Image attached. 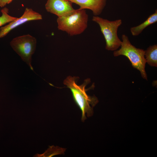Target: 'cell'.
<instances>
[{
  "instance_id": "1",
  "label": "cell",
  "mask_w": 157,
  "mask_h": 157,
  "mask_svg": "<svg viewBox=\"0 0 157 157\" xmlns=\"http://www.w3.org/2000/svg\"><path fill=\"white\" fill-rule=\"evenodd\" d=\"M78 78V77L69 76L64 80L63 83L70 89L75 102L81 111V121L84 122L87 117L93 115V108L98 102V100L95 96H89L86 93L87 91L94 87L93 83L86 89V86L90 82V79H85L82 84L79 85L77 83Z\"/></svg>"
},
{
  "instance_id": "2",
  "label": "cell",
  "mask_w": 157,
  "mask_h": 157,
  "mask_svg": "<svg viewBox=\"0 0 157 157\" xmlns=\"http://www.w3.org/2000/svg\"><path fill=\"white\" fill-rule=\"evenodd\" d=\"M122 41L121 48L114 51L113 55L116 57L122 55L126 57L131 62L133 67L140 71L142 77L147 80V76L145 70L146 60L145 58L144 50L136 48L130 42L126 35H122Z\"/></svg>"
},
{
  "instance_id": "3",
  "label": "cell",
  "mask_w": 157,
  "mask_h": 157,
  "mask_svg": "<svg viewBox=\"0 0 157 157\" xmlns=\"http://www.w3.org/2000/svg\"><path fill=\"white\" fill-rule=\"evenodd\" d=\"M88 16L85 9L76 10L72 14L58 17L57 19L58 30L65 31L70 36L83 33L88 27Z\"/></svg>"
},
{
  "instance_id": "4",
  "label": "cell",
  "mask_w": 157,
  "mask_h": 157,
  "mask_svg": "<svg viewBox=\"0 0 157 157\" xmlns=\"http://www.w3.org/2000/svg\"><path fill=\"white\" fill-rule=\"evenodd\" d=\"M92 20L99 26L106 41V49L110 51L117 50L122 43L117 35V30L122 23V20L118 19L111 21L98 16H94Z\"/></svg>"
},
{
  "instance_id": "5",
  "label": "cell",
  "mask_w": 157,
  "mask_h": 157,
  "mask_svg": "<svg viewBox=\"0 0 157 157\" xmlns=\"http://www.w3.org/2000/svg\"><path fill=\"white\" fill-rule=\"evenodd\" d=\"M36 43V38L28 34L16 37L10 43L14 50L33 70L32 56L35 51Z\"/></svg>"
},
{
  "instance_id": "6",
  "label": "cell",
  "mask_w": 157,
  "mask_h": 157,
  "mask_svg": "<svg viewBox=\"0 0 157 157\" xmlns=\"http://www.w3.org/2000/svg\"><path fill=\"white\" fill-rule=\"evenodd\" d=\"M42 19V15L31 8H26L22 15L19 18L0 28V38L6 36L11 31L18 26L29 21Z\"/></svg>"
},
{
  "instance_id": "7",
  "label": "cell",
  "mask_w": 157,
  "mask_h": 157,
  "mask_svg": "<svg viewBox=\"0 0 157 157\" xmlns=\"http://www.w3.org/2000/svg\"><path fill=\"white\" fill-rule=\"evenodd\" d=\"M72 4L68 0H47L45 8L48 12L61 17L69 15L75 11Z\"/></svg>"
},
{
  "instance_id": "8",
  "label": "cell",
  "mask_w": 157,
  "mask_h": 157,
  "mask_svg": "<svg viewBox=\"0 0 157 157\" xmlns=\"http://www.w3.org/2000/svg\"><path fill=\"white\" fill-rule=\"evenodd\" d=\"M79 6V9L91 10L94 16L101 14L106 3L107 0H68Z\"/></svg>"
},
{
  "instance_id": "9",
  "label": "cell",
  "mask_w": 157,
  "mask_h": 157,
  "mask_svg": "<svg viewBox=\"0 0 157 157\" xmlns=\"http://www.w3.org/2000/svg\"><path fill=\"white\" fill-rule=\"evenodd\" d=\"M157 22V10L156 9L155 12L151 15L143 23L136 26L131 27L130 29L131 32L134 36L138 35L148 26Z\"/></svg>"
},
{
  "instance_id": "10",
  "label": "cell",
  "mask_w": 157,
  "mask_h": 157,
  "mask_svg": "<svg viewBox=\"0 0 157 157\" xmlns=\"http://www.w3.org/2000/svg\"><path fill=\"white\" fill-rule=\"evenodd\" d=\"M146 62L152 67H157V45L150 46L144 50Z\"/></svg>"
},
{
  "instance_id": "11",
  "label": "cell",
  "mask_w": 157,
  "mask_h": 157,
  "mask_svg": "<svg viewBox=\"0 0 157 157\" xmlns=\"http://www.w3.org/2000/svg\"><path fill=\"white\" fill-rule=\"evenodd\" d=\"M66 149L60 148L58 146L55 147L53 145L49 146V148L42 154H35L33 157H51L53 156L64 154Z\"/></svg>"
},
{
  "instance_id": "12",
  "label": "cell",
  "mask_w": 157,
  "mask_h": 157,
  "mask_svg": "<svg viewBox=\"0 0 157 157\" xmlns=\"http://www.w3.org/2000/svg\"><path fill=\"white\" fill-rule=\"evenodd\" d=\"M1 12L2 15L0 16V27L15 20L17 18L10 15L8 14L9 10L6 7L2 8Z\"/></svg>"
},
{
  "instance_id": "13",
  "label": "cell",
  "mask_w": 157,
  "mask_h": 157,
  "mask_svg": "<svg viewBox=\"0 0 157 157\" xmlns=\"http://www.w3.org/2000/svg\"><path fill=\"white\" fill-rule=\"evenodd\" d=\"M13 0H0V7H3L10 3Z\"/></svg>"
}]
</instances>
